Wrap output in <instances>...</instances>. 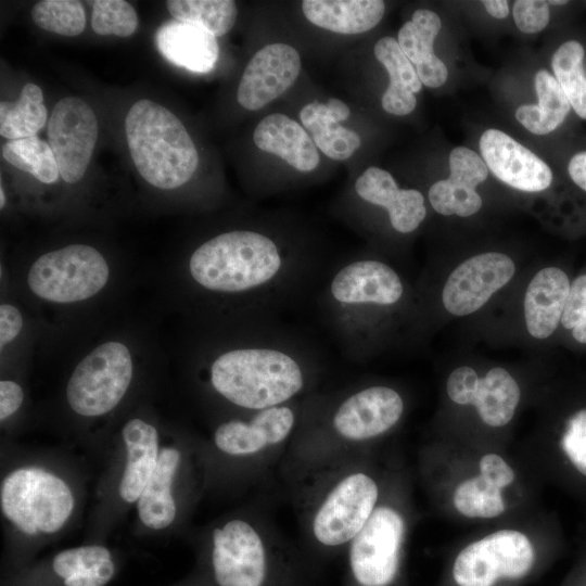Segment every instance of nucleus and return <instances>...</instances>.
<instances>
[{
    "instance_id": "f03ea898",
    "label": "nucleus",
    "mask_w": 586,
    "mask_h": 586,
    "mask_svg": "<svg viewBox=\"0 0 586 586\" xmlns=\"http://www.w3.org/2000/svg\"><path fill=\"white\" fill-rule=\"evenodd\" d=\"M313 349L298 336L263 319L244 342L218 351L207 369L212 387L249 410L286 404L306 386Z\"/></svg>"
},
{
    "instance_id": "393cba45",
    "label": "nucleus",
    "mask_w": 586,
    "mask_h": 586,
    "mask_svg": "<svg viewBox=\"0 0 586 586\" xmlns=\"http://www.w3.org/2000/svg\"><path fill=\"white\" fill-rule=\"evenodd\" d=\"M253 139L258 149L281 157L301 173L313 171L319 164L320 157L309 135L284 114L264 117L257 124Z\"/></svg>"
},
{
    "instance_id": "79ce46f5",
    "label": "nucleus",
    "mask_w": 586,
    "mask_h": 586,
    "mask_svg": "<svg viewBox=\"0 0 586 586\" xmlns=\"http://www.w3.org/2000/svg\"><path fill=\"white\" fill-rule=\"evenodd\" d=\"M114 574L111 560L98 563L85 571L78 572L65 579L66 586H103Z\"/></svg>"
},
{
    "instance_id": "ea45409f",
    "label": "nucleus",
    "mask_w": 586,
    "mask_h": 586,
    "mask_svg": "<svg viewBox=\"0 0 586 586\" xmlns=\"http://www.w3.org/2000/svg\"><path fill=\"white\" fill-rule=\"evenodd\" d=\"M111 560L107 549L101 546H87L60 552L53 560L55 573L64 579L98 563Z\"/></svg>"
},
{
    "instance_id": "9b49d317",
    "label": "nucleus",
    "mask_w": 586,
    "mask_h": 586,
    "mask_svg": "<svg viewBox=\"0 0 586 586\" xmlns=\"http://www.w3.org/2000/svg\"><path fill=\"white\" fill-rule=\"evenodd\" d=\"M379 489L365 473L343 479L328 495L314 520L316 538L328 546L352 540L375 509Z\"/></svg>"
},
{
    "instance_id": "2eb2a0df",
    "label": "nucleus",
    "mask_w": 586,
    "mask_h": 586,
    "mask_svg": "<svg viewBox=\"0 0 586 586\" xmlns=\"http://www.w3.org/2000/svg\"><path fill=\"white\" fill-rule=\"evenodd\" d=\"M404 409V399L396 390L371 385L355 391L337 405L332 425L339 435L347 440H370L396 425Z\"/></svg>"
},
{
    "instance_id": "0eeeda50",
    "label": "nucleus",
    "mask_w": 586,
    "mask_h": 586,
    "mask_svg": "<svg viewBox=\"0 0 586 586\" xmlns=\"http://www.w3.org/2000/svg\"><path fill=\"white\" fill-rule=\"evenodd\" d=\"M109 277V265L97 249L72 244L39 256L28 270L27 282L42 300L74 303L99 293Z\"/></svg>"
},
{
    "instance_id": "a878e982",
    "label": "nucleus",
    "mask_w": 586,
    "mask_h": 586,
    "mask_svg": "<svg viewBox=\"0 0 586 586\" xmlns=\"http://www.w3.org/2000/svg\"><path fill=\"white\" fill-rule=\"evenodd\" d=\"M349 107L340 99L322 103L313 101L300 111L303 126L319 150L332 160L344 161L360 146L359 136L339 123L348 118Z\"/></svg>"
},
{
    "instance_id": "49530a36",
    "label": "nucleus",
    "mask_w": 586,
    "mask_h": 586,
    "mask_svg": "<svg viewBox=\"0 0 586 586\" xmlns=\"http://www.w3.org/2000/svg\"><path fill=\"white\" fill-rule=\"evenodd\" d=\"M482 4L486 12L495 18L502 20L509 15L510 7L506 0H484Z\"/></svg>"
},
{
    "instance_id": "2f4dec72",
    "label": "nucleus",
    "mask_w": 586,
    "mask_h": 586,
    "mask_svg": "<svg viewBox=\"0 0 586 586\" xmlns=\"http://www.w3.org/2000/svg\"><path fill=\"white\" fill-rule=\"evenodd\" d=\"M48 112L41 89L26 84L16 102L0 103V135L9 140L36 136L46 125Z\"/></svg>"
},
{
    "instance_id": "7ed1b4c3",
    "label": "nucleus",
    "mask_w": 586,
    "mask_h": 586,
    "mask_svg": "<svg viewBox=\"0 0 586 586\" xmlns=\"http://www.w3.org/2000/svg\"><path fill=\"white\" fill-rule=\"evenodd\" d=\"M406 294L399 275L372 257L343 262L328 275L319 295L323 319L344 355H368L384 323Z\"/></svg>"
},
{
    "instance_id": "c9c22d12",
    "label": "nucleus",
    "mask_w": 586,
    "mask_h": 586,
    "mask_svg": "<svg viewBox=\"0 0 586 586\" xmlns=\"http://www.w3.org/2000/svg\"><path fill=\"white\" fill-rule=\"evenodd\" d=\"M30 13L37 26L62 36H77L86 27L85 10L76 0H42Z\"/></svg>"
},
{
    "instance_id": "de8ad7c7",
    "label": "nucleus",
    "mask_w": 586,
    "mask_h": 586,
    "mask_svg": "<svg viewBox=\"0 0 586 586\" xmlns=\"http://www.w3.org/2000/svg\"><path fill=\"white\" fill-rule=\"evenodd\" d=\"M547 3L549 5H553V7H564V5L569 4L570 1H566V0H549V1H547Z\"/></svg>"
},
{
    "instance_id": "f8f14e48",
    "label": "nucleus",
    "mask_w": 586,
    "mask_h": 586,
    "mask_svg": "<svg viewBox=\"0 0 586 586\" xmlns=\"http://www.w3.org/2000/svg\"><path fill=\"white\" fill-rule=\"evenodd\" d=\"M446 392L453 403L473 406L481 420L491 428L507 425L521 398L518 382L500 367L492 368L482 378L471 367H458L448 375Z\"/></svg>"
},
{
    "instance_id": "ddd939ff",
    "label": "nucleus",
    "mask_w": 586,
    "mask_h": 586,
    "mask_svg": "<svg viewBox=\"0 0 586 586\" xmlns=\"http://www.w3.org/2000/svg\"><path fill=\"white\" fill-rule=\"evenodd\" d=\"M514 467L498 453L483 454L475 471L455 483L450 505L461 518L494 520L509 507L507 492L517 481Z\"/></svg>"
},
{
    "instance_id": "cd10ccee",
    "label": "nucleus",
    "mask_w": 586,
    "mask_h": 586,
    "mask_svg": "<svg viewBox=\"0 0 586 586\" xmlns=\"http://www.w3.org/2000/svg\"><path fill=\"white\" fill-rule=\"evenodd\" d=\"M127 462L119 484V495L127 502L139 499L158 461V437L155 428L132 419L123 429Z\"/></svg>"
},
{
    "instance_id": "dca6fc26",
    "label": "nucleus",
    "mask_w": 586,
    "mask_h": 586,
    "mask_svg": "<svg viewBox=\"0 0 586 586\" xmlns=\"http://www.w3.org/2000/svg\"><path fill=\"white\" fill-rule=\"evenodd\" d=\"M213 566L219 586H260L266 571L263 542L242 520L213 533Z\"/></svg>"
},
{
    "instance_id": "1a4fd4ad",
    "label": "nucleus",
    "mask_w": 586,
    "mask_h": 586,
    "mask_svg": "<svg viewBox=\"0 0 586 586\" xmlns=\"http://www.w3.org/2000/svg\"><path fill=\"white\" fill-rule=\"evenodd\" d=\"M405 537V521L391 506L375 507L352 539L349 562L362 586H388L397 575Z\"/></svg>"
},
{
    "instance_id": "f257e3e1",
    "label": "nucleus",
    "mask_w": 586,
    "mask_h": 586,
    "mask_svg": "<svg viewBox=\"0 0 586 586\" xmlns=\"http://www.w3.org/2000/svg\"><path fill=\"white\" fill-rule=\"evenodd\" d=\"M320 269L313 255L256 229L214 235L188 260L195 286L209 295L238 300L256 319H273L309 289Z\"/></svg>"
},
{
    "instance_id": "39448f33",
    "label": "nucleus",
    "mask_w": 586,
    "mask_h": 586,
    "mask_svg": "<svg viewBox=\"0 0 586 586\" xmlns=\"http://www.w3.org/2000/svg\"><path fill=\"white\" fill-rule=\"evenodd\" d=\"M536 560L537 548L528 533L501 527L462 547L454 559L451 577L457 586H497L524 578Z\"/></svg>"
},
{
    "instance_id": "20e7f679",
    "label": "nucleus",
    "mask_w": 586,
    "mask_h": 586,
    "mask_svg": "<svg viewBox=\"0 0 586 586\" xmlns=\"http://www.w3.org/2000/svg\"><path fill=\"white\" fill-rule=\"evenodd\" d=\"M125 131L133 164L150 184L176 189L195 173L196 148L168 109L148 99L137 101L126 116Z\"/></svg>"
},
{
    "instance_id": "58836bf2",
    "label": "nucleus",
    "mask_w": 586,
    "mask_h": 586,
    "mask_svg": "<svg viewBox=\"0 0 586 586\" xmlns=\"http://www.w3.org/2000/svg\"><path fill=\"white\" fill-rule=\"evenodd\" d=\"M560 322L572 330L577 342L586 343V275L577 277L570 285Z\"/></svg>"
},
{
    "instance_id": "f3484780",
    "label": "nucleus",
    "mask_w": 586,
    "mask_h": 586,
    "mask_svg": "<svg viewBox=\"0 0 586 586\" xmlns=\"http://www.w3.org/2000/svg\"><path fill=\"white\" fill-rule=\"evenodd\" d=\"M479 148L488 170L513 189L540 192L552 183L553 173L549 165L499 129H486L480 137Z\"/></svg>"
},
{
    "instance_id": "5701e85b",
    "label": "nucleus",
    "mask_w": 586,
    "mask_h": 586,
    "mask_svg": "<svg viewBox=\"0 0 586 586\" xmlns=\"http://www.w3.org/2000/svg\"><path fill=\"white\" fill-rule=\"evenodd\" d=\"M441 28L442 21L435 12L419 9L397 34L400 49L415 66L422 85L429 88H437L448 78L447 66L433 50Z\"/></svg>"
},
{
    "instance_id": "72a5a7b5",
    "label": "nucleus",
    "mask_w": 586,
    "mask_h": 586,
    "mask_svg": "<svg viewBox=\"0 0 586 586\" xmlns=\"http://www.w3.org/2000/svg\"><path fill=\"white\" fill-rule=\"evenodd\" d=\"M166 7L175 20L196 24L215 37L227 34L238 15L231 0H169Z\"/></svg>"
},
{
    "instance_id": "412c9836",
    "label": "nucleus",
    "mask_w": 586,
    "mask_h": 586,
    "mask_svg": "<svg viewBox=\"0 0 586 586\" xmlns=\"http://www.w3.org/2000/svg\"><path fill=\"white\" fill-rule=\"evenodd\" d=\"M295 412L285 404L260 410L249 421L230 420L215 431L216 446L229 455H250L281 443L291 433Z\"/></svg>"
},
{
    "instance_id": "37998d69",
    "label": "nucleus",
    "mask_w": 586,
    "mask_h": 586,
    "mask_svg": "<svg viewBox=\"0 0 586 586\" xmlns=\"http://www.w3.org/2000/svg\"><path fill=\"white\" fill-rule=\"evenodd\" d=\"M23 319L20 310L10 304L0 306V346L3 348L21 332Z\"/></svg>"
},
{
    "instance_id": "a18cd8bd",
    "label": "nucleus",
    "mask_w": 586,
    "mask_h": 586,
    "mask_svg": "<svg viewBox=\"0 0 586 586\" xmlns=\"http://www.w3.org/2000/svg\"><path fill=\"white\" fill-rule=\"evenodd\" d=\"M565 170L570 180L586 193V149L571 154Z\"/></svg>"
},
{
    "instance_id": "c756f323",
    "label": "nucleus",
    "mask_w": 586,
    "mask_h": 586,
    "mask_svg": "<svg viewBox=\"0 0 586 586\" xmlns=\"http://www.w3.org/2000/svg\"><path fill=\"white\" fill-rule=\"evenodd\" d=\"M535 90L538 103L520 105L515 118L534 135H549L565 123L572 107L560 84L547 69L535 74Z\"/></svg>"
},
{
    "instance_id": "4c0bfd02",
    "label": "nucleus",
    "mask_w": 586,
    "mask_h": 586,
    "mask_svg": "<svg viewBox=\"0 0 586 586\" xmlns=\"http://www.w3.org/2000/svg\"><path fill=\"white\" fill-rule=\"evenodd\" d=\"M560 448L570 463L586 476V408L568 419L560 437Z\"/></svg>"
},
{
    "instance_id": "b1692460",
    "label": "nucleus",
    "mask_w": 586,
    "mask_h": 586,
    "mask_svg": "<svg viewBox=\"0 0 586 586\" xmlns=\"http://www.w3.org/2000/svg\"><path fill=\"white\" fill-rule=\"evenodd\" d=\"M570 285L566 273L557 267L543 268L533 277L524 297L526 329L533 337L546 339L555 332Z\"/></svg>"
},
{
    "instance_id": "f704fd0d",
    "label": "nucleus",
    "mask_w": 586,
    "mask_h": 586,
    "mask_svg": "<svg viewBox=\"0 0 586 586\" xmlns=\"http://www.w3.org/2000/svg\"><path fill=\"white\" fill-rule=\"evenodd\" d=\"M1 151L5 161L43 183H53L59 179L60 170L54 153L50 144L37 136L9 140Z\"/></svg>"
},
{
    "instance_id": "aec40b11",
    "label": "nucleus",
    "mask_w": 586,
    "mask_h": 586,
    "mask_svg": "<svg viewBox=\"0 0 586 586\" xmlns=\"http://www.w3.org/2000/svg\"><path fill=\"white\" fill-rule=\"evenodd\" d=\"M354 191L364 203L385 209L397 233L413 232L426 216L423 194L417 189L399 188L385 169L367 168L355 181Z\"/></svg>"
},
{
    "instance_id": "6e6552de",
    "label": "nucleus",
    "mask_w": 586,
    "mask_h": 586,
    "mask_svg": "<svg viewBox=\"0 0 586 586\" xmlns=\"http://www.w3.org/2000/svg\"><path fill=\"white\" fill-rule=\"evenodd\" d=\"M133 371L128 347L115 341L92 349L75 368L66 387L71 408L86 417L114 409L126 394Z\"/></svg>"
},
{
    "instance_id": "a19ab883",
    "label": "nucleus",
    "mask_w": 586,
    "mask_h": 586,
    "mask_svg": "<svg viewBox=\"0 0 586 586\" xmlns=\"http://www.w3.org/2000/svg\"><path fill=\"white\" fill-rule=\"evenodd\" d=\"M512 16L520 31L536 34L549 24V4L544 0H517L512 7Z\"/></svg>"
},
{
    "instance_id": "09e8293b",
    "label": "nucleus",
    "mask_w": 586,
    "mask_h": 586,
    "mask_svg": "<svg viewBox=\"0 0 586 586\" xmlns=\"http://www.w3.org/2000/svg\"><path fill=\"white\" fill-rule=\"evenodd\" d=\"M0 207L2 208L4 206V203H5V195H4V192H3V187L1 186L0 188Z\"/></svg>"
},
{
    "instance_id": "c03bdc74",
    "label": "nucleus",
    "mask_w": 586,
    "mask_h": 586,
    "mask_svg": "<svg viewBox=\"0 0 586 586\" xmlns=\"http://www.w3.org/2000/svg\"><path fill=\"white\" fill-rule=\"evenodd\" d=\"M23 402L21 386L9 380L0 382V419L4 420L14 413Z\"/></svg>"
},
{
    "instance_id": "6ab92c4d",
    "label": "nucleus",
    "mask_w": 586,
    "mask_h": 586,
    "mask_svg": "<svg viewBox=\"0 0 586 586\" xmlns=\"http://www.w3.org/2000/svg\"><path fill=\"white\" fill-rule=\"evenodd\" d=\"M450 175L434 182L429 189L433 209L445 216L469 217L482 207L476 187L488 176L483 158L467 146H456L449 153Z\"/></svg>"
},
{
    "instance_id": "c85d7f7f",
    "label": "nucleus",
    "mask_w": 586,
    "mask_h": 586,
    "mask_svg": "<svg viewBox=\"0 0 586 586\" xmlns=\"http://www.w3.org/2000/svg\"><path fill=\"white\" fill-rule=\"evenodd\" d=\"M373 53L390 77L388 87L381 98L383 110L392 115H408L416 109L415 94L422 88L415 66L393 37L380 38L374 44Z\"/></svg>"
},
{
    "instance_id": "423d86ee",
    "label": "nucleus",
    "mask_w": 586,
    "mask_h": 586,
    "mask_svg": "<svg viewBox=\"0 0 586 586\" xmlns=\"http://www.w3.org/2000/svg\"><path fill=\"white\" fill-rule=\"evenodd\" d=\"M1 509L22 532L54 533L72 513L74 499L60 477L41 469H18L1 485Z\"/></svg>"
},
{
    "instance_id": "4468645a",
    "label": "nucleus",
    "mask_w": 586,
    "mask_h": 586,
    "mask_svg": "<svg viewBox=\"0 0 586 586\" xmlns=\"http://www.w3.org/2000/svg\"><path fill=\"white\" fill-rule=\"evenodd\" d=\"M515 266L506 254L497 252L472 256L456 267L442 290L445 309L455 316L470 315L513 277Z\"/></svg>"
},
{
    "instance_id": "4be33fe9",
    "label": "nucleus",
    "mask_w": 586,
    "mask_h": 586,
    "mask_svg": "<svg viewBox=\"0 0 586 586\" xmlns=\"http://www.w3.org/2000/svg\"><path fill=\"white\" fill-rule=\"evenodd\" d=\"M155 43L168 62L192 73L212 71L219 54L215 36L196 24L175 18L161 25Z\"/></svg>"
},
{
    "instance_id": "a211bd4d",
    "label": "nucleus",
    "mask_w": 586,
    "mask_h": 586,
    "mask_svg": "<svg viewBox=\"0 0 586 586\" xmlns=\"http://www.w3.org/2000/svg\"><path fill=\"white\" fill-rule=\"evenodd\" d=\"M300 72L301 56L293 47L267 44L247 63L239 82L238 102L246 110H259L286 91Z\"/></svg>"
},
{
    "instance_id": "9d476101",
    "label": "nucleus",
    "mask_w": 586,
    "mask_h": 586,
    "mask_svg": "<svg viewBox=\"0 0 586 586\" xmlns=\"http://www.w3.org/2000/svg\"><path fill=\"white\" fill-rule=\"evenodd\" d=\"M97 138L98 120L87 102L68 97L55 104L48 120V143L65 182L75 183L82 178Z\"/></svg>"
},
{
    "instance_id": "7c9ffc66",
    "label": "nucleus",
    "mask_w": 586,
    "mask_h": 586,
    "mask_svg": "<svg viewBox=\"0 0 586 586\" xmlns=\"http://www.w3.org/2000/svg\"><path fill=\"white\" fill-rule=\"evenodd\" d=\"M179 461L180 454L177 449L161 450L156 468L138 499L140 520L148 527L162 530L175 519L176 506L170 485Z\"/></svg>"
},
{
    "instance_id": "473e14b6",
    "label": "nucleus",
    "mask_w": 586,
    "mask_h": 586,
    "mask_svg": "<svg viewBox=\"0 0 586 586\" xmlns=\"http://www.w3.org/2000/svg\"><path fill=\"white\" fill-rule=\"evenodd\" d=\"M583 51L582 38L570 37L556 48L550 66L569 99L572 111L577 117L586 120V79L581 71Z\"/></svg>"
},
{
    "instance_id": "bb28decb",
    "label": "nucleus",
    "mask_w": 586,
    "mask_h": 586,
    "mask_svg": "<svg viewBox=\"0 0 586 586\" xmlns=\"http://www.w3.org/2000/svg\"><path fill=\"white\" fill-rule=\"evenodd\" d=\"M302 11L320 28L355 35L366 33L381 22L385 3L381 0H304Z\"/></svg>"
},
{
    "instance_id": "e433bc0d",
    "label": "nucleus",
    "mask_w": 586,
    "mask_h": 586,
    "mask_svg": "<svg viewBox=\"0 0 586 586\" xmlns=\"http://www.w3.org/2000/svg\"><path fill=\"white\" fill-rule=\"evenodd\" d=\"M92 4L91 27L99 35L128 37L138 27L132 5L124 0H95Z\"/></svg>"
}]
</instances>
